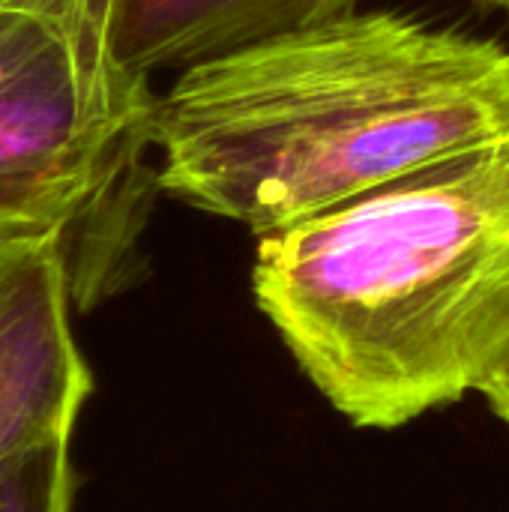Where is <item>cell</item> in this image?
Returning a JSON list of instances; mask_svg holds the SVG:
<instances>
[{
    "instance_id": "cell-9",
    "label": "cell",
    "mask_w": 509,
    "mask_h": 512,
    "mask_svg": "<svg viewBox=\"0 0 509 512\" xmlns=\"http://www.w3.org/2000/svg\"><path fill=\"white\" fill-rule=\"evenodd\" d=\"M507 9H509V3H507Z\"/></svg>"
},
{
    "instance_id": "cell-4",
    "label": "cell",
    "mask_w": 509,
    "mask_h": 512,
    "mask_svg": "<svg viewBox=\"0 0 509 512\" xmlns=\"http://www.w3.org/2000/svg\"><path fill=\"white\" fill-rule=\"evenodd\" d=\"M72 309L60 243L0 237V462L75 432L93 378Z\"/></svg>"
},
{
    "instance_id": "cell-8",
    "label": "cell",
    "mask_w": 509,
    "mask_h": 512,
    "mask_svg": "<svg viewBox=\"0 0 509 512\" xmlns=\"http://www.w3.org/2000/svg\"><path fill=\"white\" fill-rule=\"evenodd\" d=\"M492 3H501V6H507L509 0H492Z\"/></svg>"
},
{
    "instance_id": "cell-1",
    "label": "cell",
    "mask_w": 509,
    "mask_h": 512,
    "mask_svg": "<svg viewBox=\"0 0 509 512\" xmlns=\"http://www.w3.org/2000/svg\"><path fill=\"white\" fill-rule=\"evenodd\" d=\"M509 132V51L345 12L186 66L153 99L156 186L255 237Z\"/></svg>"
},
{
    "instance_id": "cell-7",
    "label": "cell",
    "mask_w": 509,
    "mask_h": 512,
    "mask_svg": "<svg viewBox=\"0 0 509 512\" xmlns=\"http://www.w3.org/2000/svg\"><path fill=\"white\" fill-rule=\"evenodd\" d=\"M480 393L486 396L489 408L509 426V354L504 363L492 372V378L480 387Z\"/></svg>"
},
{
    "instance_id": "cell-6",
    "label": "cell",
    "mask_w": 509,
    "mask_h": 512,
    "mask_svg": "<svg viewBox=\"0 0 509 512\" xmlns=\"http://www.w3.org/2000/svg\"><path fill=\"white\" fill-rule=\"evenodd\" d=\"M72 438H51L0 462V512H72Z\"/></svg>"
},
{
    "instance_id": "cell-2",
    "label": "cell",
    "mask_w": 509,
    "mask_h": 512,
    "mask_svg": "<svg viewBox=\"0 0 509 512\" xmlns=\"http://www.w3.org/2000/svg\"><path fill=\"white\" fill-rule=\"evenodd\" d=\"M252 288L351 426L480 390L509 354V132L258 234Z\"/></svg>"
},
{
    "instance_id": "cell-5",
    "label": "cell",
    "mask_w": 509,
    "mask_h": 512,
    "mask_svg": "<svg viewBox=\"0 0 509 512\" xmlns=\"http://www.w3.org/2000/svg\"><path fill=\"white\" fill-rule=\"evenodd\" d=\"M357 0H114V51L150 78L156 69L240 51L354 12Z\"/></svg>"
},
{
    "instance_id": "cell-3",
    "label": "cell",
    "mask_w": 509,
    "mask_h": 512,
    "mask_svg": "<svg viewBox=\"0 0 509 512\" xmlns=\"http://www.w3.org/2000/svg\"><path fill=\"white\" fill-rule=\"evenodd\" d=\"M111 24L114 0H0V237H54L78 309L126 279L156 99Z\"/></svg>"
}]
</instances>
